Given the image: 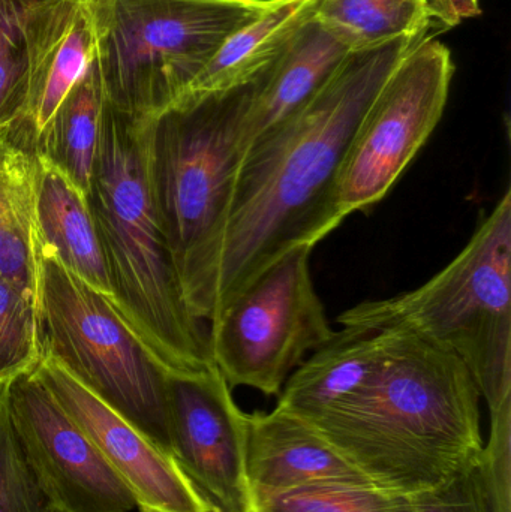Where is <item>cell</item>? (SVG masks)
<instances>
[{
  "label": "cell",
  "mask_w": 511,
  "mask_h": 512,
  "mask_svg": "<svg viewBox=\"0 0 511 512\" xmlns=\"http://www.w3.org/2000/svg\"><path fill=\"white\" fill-rule=\"evenodd\" d=\"M422 41L351 53L305 105L246 150L209 322L276 259L297 246L315 248L342 224L335 183L351 138L387 78Z\"/></svg>",
  "instance_id": "obj_1"
},
{
  "label": "cell",
  "mask_w": 511,
  "mask_h": 512,
  "mask_svg": "<svg viewBox=\"0 0 511 512\" xmlns=\"http://www.w3.org/2000/svg\"><path fill=\"white\" fill-rule=\"evenodd\" d=\"M374 372L311 423L377 489L413 496L483 453L479 388L453 352L401 328Z\"/></svg>",
  "instance_id": "obj_2"
},
{
  "label": "cell",
  "mask_w": 511,
  "mask_h": 512,
  "mask_svg": "<svg viewBox=\"0 0 511 512\" xmlns=\"http://www.w3.org/2000/svg\"><path fill=\"white\" fill-rule=\"evenodd\" d=\"M149 120L120 113L104 99L86 197L113 289L111 306L167 375H201L215 366L209 331L186 303L159 218Z\"/></svg>",
  "instance_id": "obj_3"
},
{
  "label": "cell",
  "mask_w": 511,
  "mask_h": 512,
  "mask_svg": "<svg viewBox=\"0 0 511 512\" xmlns=\"http://www.w3.org/2000/svg\"><path fill=\"white\" fill-rule=\"evenodd\" d=\"M261 72L233 89L183 96L149 120L156 207L186 303L204 324L213 312L243 128Z\"/></svg>",
  "instance_id": "obj_4"
},
{
  "label": "cell",
  "mask_w": 511,
  "mask_h": 512,
  "mask_svg": "<svg viewBox=\"0 0 511 512\" xmlns=\"http://www.w3.org/2000/svg\"><path fill=\"white\" fill-rule=\"evenodd\" d=\"M342 327L401 328L453 352L470 370L489 412L511 400V189L467 245L413 291L356 304Z\"/></svg>",
  "instance_id": "obj_5"
},
{
  "label": "cell",
  "mask_w": 511,
  "mask_h": 512,
  "mask_svg": "<svg viewBox=\"0 0 511 512\" xmlns=\"http://www.w3.org/2000/svg\"><path fill=\"white\" fill-rule=\"evenodd\" d=\"M276 0H96L95 63L111 107L149 120L176 104L225 42Z\"/></svg>",
  "instance_id": "obj_6"
},
{
  "label": "cell",
  "mask_w": 511,
  "mask_h": 512,
  "mask_svg": "<svg viewBox=\"0 0 511 512\" xmlns=\"http://www.w3.org/2000/svg\"><path fill=\"white\" fill-rule=\"evenodd\" d=\"M39 307L45 354L171 454L168 375L107 298L42 251Z\"/></svg>",
  "instance_id": "obj_7"
},
{
  "label": "cell",
  "mask_w": 511,
  "mask_h": 512,
  "mask_svg": "<svg viewBox=\"0 0 511 512\" xmlns=\"http://www.w3.org/2000/svg\"><path fill=\"white\" fill-rule=\"evenodd\" d=\"M311 246H297L261 271L207 324L210 357L233 387L279 396L330 327L311 274Z\"/></svg>",
  "instance_id": "obj_8"
},
{
  "label": "cell",
  "mask_w": 511,
  "mask_h": 512,
  "mask_svg": "<svg viewBox=\"0 0 511 512\" xmlns=\"http://www.w3.org/2000/svg\"><path fill=\"white\" fill-rule=\"evenodd\" d=\"M453 75L449 48L429 36L396 66L360 120L339 167V221L389 194L440 123Z\"/></svg>",
  "instance_id": "obj_9"
},
{
  "label": "cell",
  "mask_w": 511,
  "mask_h": 512,
  "mask_svg": "<svg viewBox=\"0 0 511 512\" xmlns=\"http://www.w3.org/2000/svg\"><path fill=\"white\" fill-rule=\"evenodd\" d=\"M36 369L8 382V408L21 450L42 492L59 512L137 508L131 490L69 417Z\"/></svg>",
  "instance_id": "obj_10"
},
{
  "label": "cell",
  "mask_w": 511,
  "mask_h": 512,
  "mask_svg": "<svg viewBox=\"0 0 511 512\" xmlns=\"http://www.w3.org/2000/svg\"><path fill=\"white\" fill-rule=\"evenodd\" d=\"M171 456L216 512H252L245 472L246 414L215 366L168 375Z\"/></svg>",
  "instance_id": "obj_11"
},
{
  "label": "cell",
  "mask_w": 511,
  "mask_h": 512,
  "mask_svg": "<svg viewBox=\"0 0 511 512\" xmlns=\"http://www.w3.org/2000/svg\"><path fill=\"white\" fill-rule=\"evenodd\" d=\"M36 372L131 490L138 510L216 512L171 454L102 402L59 360L44 354Z\"/></svg>",
  "instance_id": "obj_12"
},
{
  "label": "cell",
  "mask_w": 511,
  "mask_h": 512,
  "mask_svg": "<svg viewBox=\"0 0 511 512\" xmlns=\"http://www.w3.org/2000/svg\"><path fill=\"white\" fill-rule=\"evenodd\" d=\"M245 472L252 511L317 484L374 486L311 423L279 408L246 414Z\"/></svg>",
  "instance_id": "obj_13"
},
{
  "label": "cell",
  "mask_w": 511,
  "mask_h": 512,
  "mask_svg": "<svg viewBox=\"0 0 511 512\" xmlns=\"http://www.w3.org/2000/svg\"><path fill=\"white\" fill-rule=\"evenodd\" d=\"M27 51V104L23 125L38 140L51 117L95 59L93 2L48 0L30 6L24 27Z\"/></svg>",
  "instance_id": "obj_14"
},
{
  "label": "cell",
  "mask_w": 511,
  "mask_h": 512,
  "mask_svg": "<svg viewBox=\"0 0 511 512\" xmlns=\"http://www.w3.org/2000/svg\"><path fill=\"white\" fill-rule=\"evenodd\" d=\"M350 54L344 42L312 17L284 53L261 72L243 128V156L255 141L305 105Z\"/></svg>",
  "instance_id": "obj_15"
},
{
  "label": "cell",
  "mask_w": 511,
  "mask_h": 512,
  "mask_svg": "<svg viewBox=\"0 0 511 512\" xmlns=\"http://www.w3.org/2000/svg\"><path fill=\"white\" fill-rule=\"evenodd\" d=\"M389 339L390 330L342 327L291 373L276 408L314 423L369 378Z\"/></svg>",
  "instance_id": "obj_16"
},
{
  "label": "cell",
  "mask_w": 511,
  "mask_h": 512,
  "mask_svg": "<svg viewBox=\"0 0 511 512\" xmlns=\"http://www.w3.org/2000/svg\"><path fill=\"white\" fill-rule=\"evenodd\" d=\"M36 225L42 251L111 301L110 277L86 195L38 156Z\"/></svg>",
  "instance_id": "obj_17"
},
{
  "label": "cell",
  "mask_w": 511,
  "mask_h": 512,
  "mask_svg": "<svg viewBox=\"0 0 511 512\" xmlns=\"http://www.w3.org/2000/svg\"><path fill=\"white\" fill-rule=\"evenodd\" d=\"M38 153L23 125L0 132V276L39 286Z\"/></svg>",
  "instance_id": "obj_18"
},
{
  "label": "cell",
  "mask_w": 511,
  "mask_h": 512,
  "mask_svg": "<svg viewBox=\"0 0 511 512\" xmlns=\"http://www.w3.org/2000/svg\"><path fill=\"white\" fill-rule=\"evenodd\" d=\"M315 2L276 0L269 11L225 42L186 95L222 92L257 77L314 17Z\"/></svg>",
  "instance_id": "obj_19"
},
{
  "label": "cell",
  "mask_w": 511,
  "mask_h": 512,
  "mask_svg": "<svg viewBox=\"0 0 511 512\" xmlns=\"http://www.w3.org/2000/svg\"><path fill=\"white\" fill-rule=\"evenodd\" d=\"M101 78L95 60L63 99L36 140V153L87 195L101 138Z\"/></svg>",
  "instance_id": "obj_20"
},
{
  "label": "cell",
  "mask_w": 511,
  "mask_h": 512,
  "mask_svg": "<svg viewBox=\"0 0 511 512\" xmlns=\"http://www.w3.org/2000/svg\"><path fill=\"white\" fill-rule=\"evenodd\" d=\"M314 17L351 53L396 39L428 38L429 0H317Z\"/></svg>",
  "instance_id": "obj_21"
},
{
  "label": "cell",
  "mask_w": 511,
  "mask_h": 512,
  "mask_svg": "<svg viewBox=\"0 0 511 512\" xmlns=\"http://www.w3.org/2000/svg\"><path fill=\"white\" fill-rule=\"evenodd\" d=\"M44 354L39 286L0 276V384L33 372Z\"/></svg>",
  "instance_id": "obj_22"
},
{
  "label": "cell",
  "mask_w": 511,
  "mask_h": 512,
  "mask_svg": "<svg viewBox=\"0 0 511 512\" xmlns=\"http://www.w3.org/2000/svg\"><path fill=\"white\" fill-rule=\"evenodd\" d=\"M252 512H416L411 496L374 486L317 484L282 493Z\"/></svg>",
  "instance_id": "obj_23"
},
{
  "label": "cell",
  "mask_w": 511,
  "mask_h": 512,
  "mask_svg": "<svg viewBox=\"0 0 511 512\" xmlns=\"http://www.w3.org/2000/svg\"><path fill=\"white\" fill-rule=\"evenodd\" d=\"M35 0H0V132L23 119L27 104L24 27Z\"/></svg>",
  "instance_id": "obj_24"
},
{
  "label": "cell",
  "mask_w": 511,
  "mask_h": 512,
  "mask_svg": "<svg viewBox=\"0 0 511 512\" xmlns=\"http://www.w3.org/2000/svg\"><path fill=\"white\" fill-rule=\"evenodd\" d=\"M0 512H59L42 492L15 435L8 384H0Z\"/></svg>",
  "instance_id": "obj_25"
},
{
  "label": "cell",
  "mask_w": 511,
  "mask_h": 512,
  "mask_svg": "<svg viewBox=\"0 0 511 512\" xmlns=\"http://www.w3.org/2000/svg\"><path fill=\"white\" fill-rule=\"evenodd\" d=\"M411 499L416 512H494L483 453L440 486Z\"/></svg>",
  "instance_id": "obj_26"
},
{
  "label": "cell",
  "mask_w": 511,
  "mask_h": 512,
  "mask_svg": "<svg viewBox=\"0 0 511 512\" xmlns=\"http://www.w3.org/2000/svg\"><path fill=\"white\" fill-rule=\"evenodd\" d=\"M510 444L511 400L491 412V436L488 447H483V462L494 512H511Z\"/></svg>",
  "instance_id": "obj_27"
},
{
  "label": "cell",
  "mask_w": 511,
  "mask_h": 512,
  "mask_svg": "<svg viewBox=\"0 0 511 512\" xmlns=\"http://www.w3.org/2000/svg\"><path fill=\"white\" fill-rule=\"evenodd\" d=\"M431 21L443 30L459 26L468 18L479 17V0H429Z\"/></svg>",
  "instance_id": "obj_28"
},
{
  "label": "cell",
  "mask_w": 511,
  "mask_h": 512,
  "mask_svg": "<svg viewBox=\"0 0 511 512\" xmlns=\"http://www.w3.org/2000/svg\"><path fill=\"white\" fill-rule=\"evenodd\" d=\"M35 2H48V0H35ZM75 2H96V0H75Z\"/></svg>",
  "instance_id": "obj_29"
},
{
  "label": "cell",
  "mask_w": 511,
  "mask_h": 512,
  "mask_svg": "<svg viewBox=\"0 0 511 512\" xmlns=\"http://www.w3.org/2000/svg\"><path fill=\"white\" fill-rule=\"evenodd\" d=\"M140 512H152V511H147V510H140Z\"/></svg>",
  "instance_id": "obj_30"
}]
</instances>
